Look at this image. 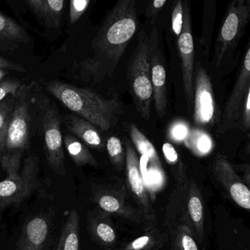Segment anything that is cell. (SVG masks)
Returning <instances> with one entry per match:
<instances>
[{"label":"cell","instance_id":"34","mask_svg":"<svg viewBox=\"0 0 250 250\" xmlns=\"http://www.w3.org/2000/svg\"><path fill=\"white\" fill-rule=\"evenodd\" d=\"M240 128L243 131H247L250 129V92L247 95L242 109H241V115H240L239 125Z\"/></svg>","mask_w":250,"mask_h":250},{"label":"cell","instance_id":"17","mask_svg":"<svg viewBox=\"0 0 250 250\" xmlns=\"http://www.w3.org/2000/svg\"><path fill=\"white\" fill-rule=\"evenodd\" d=\"M49 232V223L44 217L31 218L23 226L17 250H43Z\"/></svg>","mask_w":250,"mask_h":250},{"label":"cell","instance_id":"25","mask_svg":"<svg viewBox=\"0 0 250 250\" xmlns=\"http://www.w3.org/2000/svg\"><path fill=\"white\" fill-rule=\"evenodd\" d=\"M169 235L172 250H200L194 235L186 225H178Z\"/></svg>","mask_w":250,"mask_h":250},{"label":"cell","instance_id":"28","mask_svg":"<svg viewBox=\"0 0 250 250\" xmlns=\"http://www.w3.org/2000/svg\"><path fill=\"white\" fill-rule=\"evenodd\" d=\"M185 145L195 154L203 156L211 149V140L207 134L201 131H194L185 139Z\"/></svg>","mask_w":250,"mask_h":250},{"label":"cell","instance_id":"16","mask_svg":"<svg viewBox=\"0 0 250 250\" xmlns=\"http://www.w3.org/2000/svg\"><path fill=\"white\" fill-rule=\"evenodd\" d=\"M87 225L94 242L106 250L114 248L117 241V232L109 213L104 211L89 212Z\"/></svg>","mask_w":250,"mask_h":250},{"label":"cell","instance_id":"14","mask_svg":"<svg viewBox=\"0 0 250 250\" xmlns=\"http://www.w3.org/2000/svg\"><path fill=\"white\" fill-rule=\"evenodd\" d=\"M93 200L105 213H115L135 223L153 226L151 221L140 209L132 207L125 201V195L121 191L111 188H98L93 191Z\"/></svg>","mask_w":250,"mask_h":250},{"label":"cell","instance_id":"9","mask_svg":"<svg viewBox=\"0 0 250 250\" xmlns=\"http://www.w3.org/2000/svg\"><path fill=\"white\" fill-rule=\"evenodd\" d=\"M250 92V48L247 47L242 65L235 85L227 101L218 127V133L223 134L239 125L241 109L247 95Z\"/></svg>","mask_w":250,"mask_h":250},{"label":"cell","instance_id":"21","mask_svg":"<svg viewBox=\"0 0 250 250\" xmlns=\"http://www.w3.org/2000/svg\"><path fill=\"white\" fill-rule=\"evenodd\" d=\"M167 232H162L154 226H150L146 233L124 245L110 250H158L168 239Z\"/></svg>","mask_w":250,"mask_h":250},{"label":"cell","instance_id":"19","mask_svg":"<svg viewBox=\"0 0 250 250\" xmlns=\"http://www.w3.org/2000/svg\"><path fill=\"white\" fill-rule=\"evenodd\" d=\"M29 42L30 37L26 30L12 19L0 13V51L14 52Z\"/></svg>","mask_w":250,"mask_h":250},{"label":"cell","instance_id":"23","mask_svg":"<svg viewBox=\"0 0 250 250\" xmlns=\"http://www.w3.org/2000/svg\"><path fill=\"white\" fill-rule=\"evenodd\" d=\"M130 137L134 148L137 149L143 157L147 159L152 168L162 172L163 167L157 151L151 142L141 132L135 124H132L130 125Z\"/></svg>","mask_w":250,"mask_h":250},{"label":"cell","instance_id":"36","mask_svg":"<svg viewBox=\"0 0 250 250\" xmlns=\"http://www.w3.org/2000/svg\"><path fill=\"white\" fill-rule=\"evenodd\" d=\"M0 70L5 71H17V72H24L25 71V68L20 64L15 63V62L8 61L1 56H0Z\"/></svg>","mask_w":250,"mask_h":250},{"label":"cell","instance_id":"18","mask_svg":"<svg viewBox=\"0 0 250 250\" xmlns=\"http://www.w3.org/2000/svg\"><path fill=\"white\" fill-rule=\"evenodd\" d=\"M38 21L46 28L58 29L62 24V15L66 2L63 0H27Z\"/></svg>","mask_w":250,"mask_h":250},{"label":"cell","instance_id":"35","mask_svg":"<svg viewBox=\"0 0 250 250\" xmlns=\"http://www.w3.org/2000/svg\"><path fill=\"white\" fill-rule=\"evenodd\" d=\"M166 3V0H154L153 2H149L148 6L146 10V17L149 20L155 21L158 14Z\"/></svg>","mask_w":250,"mask_h":250},{"label":"cell","instance_id":"8","mask_svg":"<svg viewBox=\"0 0 250 250\" xmlns=\"http://www.w3.org/2000/svg\"><path fill=\"white\" fill-rule=\"evenodd\" d=\"M39 172V157L29 155L17 176H8L0 182V209L20 206L30 197L37 187Z\"/></svg>","mask_w":250,"mask_h":250},{"label":"cell","instance_id":"30","mask_svg":"<svg viewBox=\"0 0 250 250\" xmlns=\"http://www.w3.org/2000/svg\"><path fill=\"white\" fill-rule=\"evenodd\" d=\"M209 5L206 4L204 10V20H203V34L200 39V44L204 49L205 52L208 54L210 50V43H211L212 32H213V21L216 11L214 5Z\"/></svg>","mask_w":250,"mask_h":250},{"label":"cell","instance_id":"6","mask_svg":"<svg viewBox=\"0 0 250 250\" xmlns=\"http://www.w3.org/2000/svg\"><path fill=\"white\" fill-rule=\"evenodd\" d=\"M36 102L42 120L48 165L58 175L64 176L66 174V168L61 133L62 118L55 104L44 95L39 94Z\"/></svg>","mask_w":250,"mask_h":250},{"label":"cell","instance_id":"10","mask_svg":"<svg viewBox=\"0 0 250 250\" xmlns=\"http://www.w3.org/2000/svg\"><path fill=\"white\" fill-rule=\"evenodd\" d=\"M125 152V177L126 187L133 198L139 206V209L151 221L156 223V214L152 206L151 200L147 192L142 175L140 161L132 143L128 139L124 141Z\"/></svg>","mask_w":250,"mask_h":250},{"label":"cell","instance_id":"31","mask_svg":"<svg viewBox=\"0 0 250 250\" xmlns=\"http://www.w3.org/2000/svg\"><path fill=\"white\" fill-rule=\"evenodd\" d=\"M90 0H72L70 1L69 19L71 24L79 21L90 5Z\"/></svg>","mask_w":250,"mask_h":250},{"label":"cell","instance_id":"29","mask_svg":"<svg viewBox=\"0 0 250 250\" xmlns=\"http://www.w3.org/2000/svg\"><path fill=\"white\" fill-rule=\"evenodd\" d=\"M106 148L112 165L118 169H123L125 160V148L123 142L118 137L112 136L106 141Z\"/></svg>","mask_w":250,"mask_h":250},{"label":"cell","instance_id":"7","mask_svg":"<svg viewBox=\"0 0 250 250\" xmlns=\"http://www.w3.org/2000/svg\"><path fill=\"white\" fill-rule=\"evenodd\" d=\"M250 18V0H234L228 5L215 44L213 61L220 65L227 53L238 44Z\"/></svg>","mask_w":250,"mask_h":250},{"label":"cell","instance_id":"27","mask_svg":"<svg viewBox=\"0 0 250 250\" xmlns=\"http://www.w3.org/2000/svg\"><path fill=\"white\" fill-rule=\"evenodd\" d=\"M162 152L167 163L170 167L175 179H179L187 175L185 165L181 162L176 149L171 143H164Z\"/></svg>","mask_w":250,"mask_h":250},{"label":"cell","instance_id":"22","mask_svg":"<svg viewBox=\"0 0 250 250\" xmlns=\"http://www.w3.org/2000/svg\"><path fill=\"white\" fill-rule=\"evenodd\" d=\"M55 250H80V215L75 209L68 214Z\"/></svg>","mask_w":250,"mask_h":250},{"label":"cell","instance_id":"13","mask_svg":"<svg viewBox=\"0 0 250 250\" xmlns=\"http://www.w3.org/2000/svg\"><path fill=\"white\" fill-rule=\"evenodd\" d=\"M212 172L228 195L238 206L250 209V191L235 172L226 156L217 154L212 163Z\"/></svg>","mask_w":250,"mask_h":250},{"label":"cell","instance_id":"15","mask_svg":"<svg viewBox=\"0 0 250 250\" xmlns=\"http://www.w3.org/2000/svg\"><path fill=\"white\" fill-rule=\"evenodd\" d=\"M150 79L155 108L161 118L165 116L166 112L167 96L166 70L162 62L160 51L159 50L157 40V31L153 29L150 36Z\"/></svg>","mask_w":250,"mask_h":250},{"label":"cell","instance_id":"5","mask_svg":"<svg viewBox=\"0 0 250 250\" xmlns=\"http://www.w3.org/2000/svg\"><path fill=\"white\" fill-rule=\"evenodd\" d=\"M150 54V37L144 31H142L135 49L130 58L128 77L136 107L146 121L150 118V104L153 99Z\"/></svg>","mask_w":250,"mask_h":250},{"label":"cell","instance_id":"4","mask_svg":"<svg viewBox=\"0 0 250 250\" xmlns=\"http://www.w3.org/2000/svg\"><path fill=\"white\" fill-rule=\"evenodd\" d=\"M27 89L24 84L16 95L14 112L0 154V165L8 177L18 175L23 154L29 146L31 119L27 99Z\"/></svg>","mask_w":250,"mask_h":250},{"label":"cell","instance_id":"38","mask_svg":"<svg viewBox=\"0 0 250 250\" xmlns=\"http://www.w3.org/2000/svg\"><path fill=\"white\" fill-rule=\"evenodd\" d=\"M7 72L5 71H2L0 70V82L2 81V78L6 75Z\"/></svg>","mask_w":250,"mask_h":250},{"label":"cell","instance_id":"2","mask_svg":"<svg viewBox=\"0 0 250 250\" xmlns=\"http://www.w3.org/2000/svg\"><path fill=\"white\" fill-rule=\"evenodd\" d=\"M45 88L69 110L104 131L111 129L123 112L118 99H104L89 89L56 80L46 83Z\"/></svg>","mask_w":250,"mask_h":250},{"label":"cell","instance_id":"11","mask_svg":"<svg viewBox=\"0 0 250 250\" xmlns=\"http://www.w3.org/2000/svg\"><path fill=\"white\" fill-rule=\"evenodd\" d=\"M194 114L197 125H210L216 120V105L211 81L206 70L199 63L194 77Z\"/></svg>","mask_w":250,"mask_h":250},{"label":"cell","instance_id":"24","mask_svg":"<svg viewBox=\"0 0 250 250\" xmlns=\"http://www.w3.org/2000/svg\"><path fill=\"white\" fill-rule=\"evenodd\" d=\"M64 144L70 157L77 166L97 167L96 158L92 154L85 144L82 143L75 136L67 134L64 138Z\"/></svg>","mask_w":250,"mask_h":250},{"label":"cell","instance_id":"12","mask_svg":"<svg viewBox=\"0 0 250 250\" xmlns=\"http://www.w3.org/2000/svg\"><path fill=\"white\" fill-rule=\"evenodd\" d=\"M184 4V24L182 32L178 39V49L181 60L184 93L188 106L194 98V39L191 26V12L187 1Z\"/></svg>","mask_w":250,"mask_h":250},{"label":"cell","instance_id":"33","mask_svg":"<svg viewBox=\"0 0 250 250\" xmlns=\"http://www.w3.org/2000/svg\"><path fill=\"white\" fill-rule=\"evenodd\" d=\"M23 85L21 82L14 79L0 82V102L9 95H17Z\"/></svg>","mask_w":250,"mask_h":250},{"label":"cell","instance_id":"1","mask_svg":"<svg viewBox=\"0 0 250 250\" xmlns=\"http://www.w3.org/2000/svg\"><path fill=\"white\" fill-rule=\"evenodd\" d=\"M137 28L135 0L119 1L106 16L93 40V56L80 65L83 77L96 82L111 77Z\"/></svg>","mask_w":250,"mask_h":250},{"label":"cell","instance_id":"32","mask_svg":"<svg viewBox=\"0 0 250 250\" xmlns=\"http://www.w3.org/2000/svg\"><path fill=\"white\" fill-rule=\"evenodd\" d=\"M184 24V4L178 0L175 2L172 14V28L176 37H179Z\"/></svg>","mask_w":250,"mask_h":250},{"label":"cell","instance_id":"20","mask_svg":"<svg viewBox=\"0 0 250 250\" xmlns=\"http://www.w3.org/2000/svg\"><path fill=\"white\" fill-rule=\"evenodd\" d=\"M62 121L69 131L86 146L98 150L104 149V142L97 128L91 123L73 115H65L62 118Z\"/></svg>","mask_w":250,"mask_h":250},{"label":"cell","instance_id":"3","mask_svg":"<svg viewBox=\"0 0 250 250\" xmlns=\"http://www.w3.org/2000/svg\"><path fill=\"white\" fill-rule=\"evenodd\" d=\"M179 225H186L195 239L203 241L205 235L204 200L197 183L188 175L175 180L166 208L165 226L168 234Z\"/></svg>","mask_w":250,"mask_h":250},{"label":"cell","instance_id":"37","mask_svg":"<svg viewBox=\"0 0 250 250\" xmlns=\"http://www.w3.org/2000/svg\"><path fill=\"white\" fill-rule=\"evenodd\" d=\"M187 128L185 125H176L175 128L172 129V136L175 137V140H184L186 139V135L187 134Z\"/></svg>","mask_w":250,"mask_h":250},{"label":"cell","instance_id":"26","mask_svg":"<svg viewBox=\"0 0 250 250\" xmlns=\"http://www.w3.org/2000/svg\"><path fill=\"white\" fill-rule=\"evenodd\" d=\"M16 95H9L0 102V154L2 153L10 121L15 106Z\"/></svg>","mask_w":250,"mask_h":250}]
</instances>
